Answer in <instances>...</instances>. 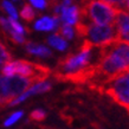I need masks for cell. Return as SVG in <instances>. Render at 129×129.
I'll list each match as a JSON object with an SVG mask.
<instances>
[{
    "instance_id": "obj_8",
    "label": "cell",
    "mask_w": 129,
    "mask_h": 129,
    "mask_svg": "<svg viewBox=\"0 0 129 129\" xmlns=\"http://www.w3.org/2000/svg\"><path fill=\"white\" fill-rule=\"evenodd\" d=\"M60 25V20L59 17L55 16L53 18L50 17H43L40 20H38L35 24V28L38 31H52L58 28V26Z\"/></svg>"
},
{
    "instance_id": "obj_18",
    "label": "cell",
    "mask_w": 129,
    "mask_h": 129,
    "mask_svg": "<svg viewBox=\"0 0 129 129\" xmlns=\"http://www.w3.org/2000/svg\"><path fill=\"white\" fill-rule=\"evenodd\" d=\"M30 117H31V120H33V121H43V120H45V117H46V114L44 113L43 110L40 109H37V110H33L31 114H30Z\"/></svg>"
},
{
    "instance_id": "obj_1",
    "label": "cell",
    "mask_w": 129,
    "mask_h": 129,
    "mask_svg": "<svg viewBox=\"0 0 129 129\" xmlns=\"http://www.w3.org/2000/svg\"><path fill=\"white\" fill-rule=\"evenodd\" d=\"M94 45L85 40L78 53H70L60 59L53 71L58 81L72 82L77 84L89 82L95 77V65H90V56Z\"/></svg>"
},
{
    "instance_id": "obj_6",
    "label": "cell",
    "mask_w": 129,
    "mask_h": 129,
    "mask_svg": "<svg viewBox=\"0 0 129 129\" xmlns=\"http://www.w3.org/2000/svg\"><path fill=\"white\" fill-rule=\"evenodd\" d=\"M14 68H16V74L21 77H27V78L36 77L39 81H45L51 74V70L45 65L24 60V59L16 60Z\"/></svg>"
},
{
    "instance_id": "obj_12",
    "label": "cell",
    "mask_w": 129,
    "mask_h": 129,
    "mask_svg": "<svg viewBox=\"0 0 129 129\" xmlns=\"http://www.w3.org/2000/svg\"><path fill=\"white\" fill-rule=\"evenodd\" d=\"M58 35L62 36L64 39H72V38H74V35H75V31H74V28L71 27V25L62 24V26L59 25Z\"/></svg>"
},
{
    "instance_id": "obj_14",
    "label": "cell",
    "mask_w": 129,
    "mask_h": 129,
    "mask_svg": "<svg viewBox=\"0 0 129 129\" xmlns=\"http://www.w3.org/2000/svg\"><path fill=\"white\" fill-rule=\"evenodd\" d=\"M10 60H12L11 53H10L7 49L4 46V44L0 42V70H1V68L4 67L5 63L10 62Z\"/></svg>"
},
{
    "instance_id": "obj_20",
    "label": "cell",
    "mask_w": 129,
    "mask_h": 129,
    "mask_svg": "<svg viewBox=\"0 0 129 129\" xmlns=\"http://www.w3.org/2000/svg\"><path fill=\"white\" fill-rule=\"evenodd\" d=\"M8 23H10V25H11V27L13 28V31L17 32V33H20V35H23L24 32V27L20 25L18 21H17V19H13V18H10L8 19Z\"/></svg>"
},
{
    "instance_id": "obj_9",
    "label": "cell",
    "mask_w": 129,
    "mask_h": 129,
    "mask_svg": "<svg viewBox=\"0 0 129 129\" xmlns=\"http://www.w3.org/2000/svg\"><path fill=\"white\" fill-rule=\"evenodd\" d=\"M0 26L3 27L4 32L6 35L10 36V38H11L14 43H19V44H23L25 42L24 39L23 35H20V33H17V32L13 31V28L11 27V25L8 23V19H5V18H0Z\"/></svg>"
},
{
    "instance_id": "obj_4",
    "label": "cell",
    "mask_w": 129,
    "mask_h": 129,
    "mask_svg": "<svg viewBox=\"0 0 129 129\" xmlns=\"http://www.w3.org/2000/svg\"><path fill=\"white\" fill-rule=\"evenodd\" d=\"M85 36L94 46H103L117 39L115 24H88Z\"/></svg>"
},
{
    "instance_id": "obj_22",
    "label": "cell",
    "mask_w": 129,
    "mask_h": 129,
    "mask_svg": "<svg viewBox=\"0 0 129 129\" xmlns=\"http://www.w3.org/2000/svg\"><path fill=\"white\" fill-rule=\"evenodd\" d=\"M13 1H14V3H20L21 0H13Z\"/></svg>"
},
{
    "instance_id": "obj_10",
    "label": "cell",
    "mask_w": 129,
    "mask_h": 129,
    "mask_svg": "<svg viewBox=\"0 0 129 129\" xmlns=\"http://www.w3.org/2000/svg\"><path fill=\"white\" fill-rule=\"evenodd\" d=\"M26 51H27L28 53L39 56V57H43V58L50 57V56L52 55V52H51L47 47L43 46V45H38V44L31 43V42L26 44Z\"/></svg>"
},
{
    "instance_id": "obj_15",
    "label": "cell",
    "mask_w": 129,
    "mask_h": 129,
    "mask_svg": "<svg viewBox=\"0 0 129 129\" xmlns=\"http://www.w3.org/2000/svg\"><path fill=\"white\" fill-rule=\"evenodd\" d=\"M3 8H4L5 11L10 14L11 18H13V19H17V18H18V13H17L16 8H14V6H13L10 1H7V0H3Z\"/></svg>"
},
{
    "instance_id": "obj_5",
    "label": "cell",
    "mask_w": 129,
    "mask_h": 129,
    "mask_svg": "<svg viewBox=\"0 0 129 129\" xmlns=\"http://www.w3.org/2000/svg\"><path fill=\"white\" fill-rule=\"evenodd\" d=\"M38 82H42L36 77H21V76H8V77H3V83H4V89L5 92L7 95V98L10 100V102L12 100H14L16 97H18L20 94H23L24 91L30 88L31 85L36 84Z\"/></svg>"
},
{
    "instance_id": "obj_2",
    "label": "cell",
    "mask_w": 129,
    "mask_h": 129,
    "mask_svg": "<svg viewBox=\"0 0 129 129\" xmlns=\"http://www.w3.org/2000/svg\"><path fill=\"white\" fill-rule=\"evenodd\" d=\"M116 8L104 0H88L79 16L88 17L95 24H110L115 19Z\"/></svg>"
},
{
    "instance_id": "obj_13",
    "label": "cell",
    "mask_w": 129,
    "mask_h": 129,
    "mask_svg": "<svg viewBox=\"0 0 129 129\" xmlns=\"http://www.w3.org/2000/svg\"><path fill=\"white\" fill-rule=\"evenodd\" d=\"M35 11L32 10L31 5H24L23 10H21V12H20V17L23 18L25 21H27V23H30V21H32V20L35 19Z\"/></svg>"
},
{
    "instance_id": "obj_3",
    "label": "cell",
    "mask_w": 129,
    "mask_h": 129,
    "mask_svg": "<svg viewBox=\"0 0 129 129\" xmlns=\"http://www.w3.org/2000/svg\"><path fill=\"white\" fill-rule=\"evenodd\" d=\"M129 76L128 72L120 75L109 82L102 84L97 89H106V94L113 98L117 104L124 108L125 110L129 109Z\"/></svg>"
},
{
    "instance_id": "obj_17",
    "label": "cell",
    "mask_w": 129,
    "mask_h": 129,
    "mask_svg": "<svg viewBox=\"0 0 129 129\" xmlns=\"http://www.w3.org/2000/svg\"><path fill=\"white\" fill-rule=\"evenodd\" d=\"M10 103V100L7 98V95L5 92L4 83H3V77L0 76V106H6Z\"/></svg>"
},
{
    "instance_id": "obj_7",
    "label": "cell",
    "mask_w": 129,
    "mask_h": 129,
    "mask_svg": "<svg viewBox=\"0 0 129 129\" xmlns=\"http://www.w3.org/2000/svg\"><path fill=\"white\" fill-rule=\"evenodd\" d=\"M60 19L63 24H68V25H75L78 21L79 18V10L77 6L70 5V6H62L60 5Z\"/></svg>"
},
{
    "instance_id": "obj_21",
    "label": "cell",
    "mask_w": 129,
    "mask_h": 129,
    "mask_svg": "<svg viewBox=\"0 0 129 129\" xmlns=\"http://www.w3.org/2000/svg\"><path fill=\"white\" fill-rule=\"evenodd\" d=\"M31 4L35 7L39 8V10H44L46 8V1L45 0H31Z\"/></svg>"
},
{
    "instance_id": "obj_19",
    "label": "cell",
    "mask_w": 129,
    "mask_h": 129,
    "mask_svg": "<svg viewBox=\"0 0 129 129\" xmlns=\"http://www.w3.org/2000/svg\"><path fill=\"white\" fill-rule=\"evenodd\" d=\"M21 116H23V113H21V111H17V113L12 114L11 116H10V117L4 122V125L5 127H10V125H12L13 123H16V122L18 121Z\"/></svg>"
},
{
    "instance_id": "obj_16",
    "label": "cell",
    "mask_w": 129,
    "mask_h": 129,
    "mask_svg": "<svg viewBox=\"0 0 129 129\" xmlns=\"http://www.w3.org/2000/svg\"><path fill=\"white\" fill-rule=\"evenodd\" d=\"M104 1L114 6L115 8H121V10L128 11V0H104Z\"/></svg>"
},
{
    "instance_id": "obj_11",
    "label": "cell",
    "mask_w": 129,
    "mask_h": 129,
    "mask_svg": "<svg viewBox=\"0 0 129 129\" xmlns=\"http://www.w3.org/2000/svg\"><path fill=\"white\" fill-rule=\"evenodd\" d=\"M47 44H50L51 46H53L55 49L59 51H64L67 50L68 47V43L65 42L64 38H62L58 33H55V35H52L51 37L47 38Z\"/></svg>"
}]
</instances>
